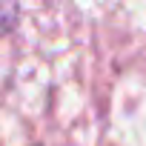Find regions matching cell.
<instances>
[{"mask_svg": "<svg viewBox=\"0 0 146 146\" xmlns=\"http://www.w3.org/2000/svg\"><path fill=\"white\" fill-rule=\"evenodd\" d=\"M3 12H6V29H12V12H15V6L9 3V6H3Z\"/></svg>", "mask_w": 146, "mask_h": 146, "instance_id": "cell-1", "label": "cell"}]
</instances>
